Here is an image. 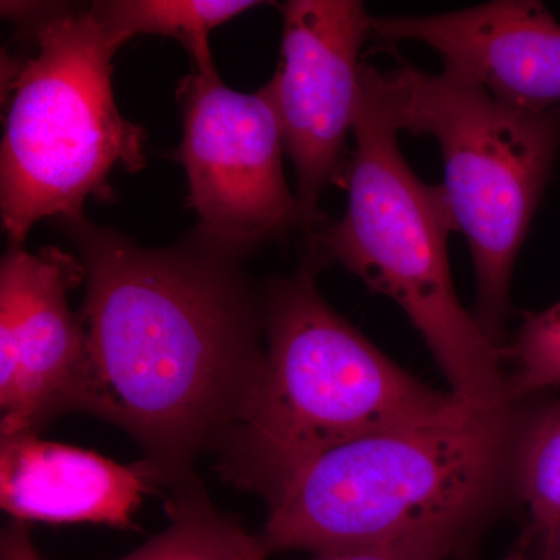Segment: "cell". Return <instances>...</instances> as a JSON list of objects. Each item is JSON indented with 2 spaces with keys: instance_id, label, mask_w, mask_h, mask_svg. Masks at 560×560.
<instances>
[{
  "instance_id": "7a4b0ae2",
  "label": "cell",
  "mask_w": 560,
  "mask_h": 560,
  "mask_svg": "<svg viewBox=\"0 0 560 560\" xmlns=\"http://www.w3.org/2000/svg\"><path fill=\"white\" fill-rule=\"evenodd\" d=\"M517 440L514 405H464L442 419L340 445L268 503L265 550L442 560L492 499Z\"/></svg>"
},
{
  "instance_id": "277c9868",
  "label": "cell",
  "mask_w": 560,
  "mask_h": 560,
  "mask_svg": "<svg viewBox=\"0 0 560 560\" xmlns=\"http://www.w3.org/2000/svg\"><path fill=\"white\" fill-rule=\"evenodd\" d=\"M25 49L3 55L0 217L10 246L44 219L84 215L88 198L109 201L114 168L145 167V130L114 101L120 44L90 7L2 2Z\"/></svg>"
},
{
  "instance_id": "ba28073f",
  "label": "cell",
  "mask_w": 560,
  "mask_h": 560,
  "mask_svg": "<svg viewBox=\"0 0 560 560\" xmlns=\"http://www.w3.org/2000/svg\"><path fill=\"white\" fill-rule=\"evenodd\" d=\"M279 10V66L268 83L296 172L298 200L313 231L324 191L346 184L360 101V51L372 36V16L359 0H289Z\"/></svg>"
},
{
  "instance_id": "8fae6325",
  "label": "cell",
  "mask_w": 560,
  "mask_h": 560,
  "mask_svg": "<svg viewBox=\"0 0 560 560\" xmlns=\"http://www.w3.org/2000/svg\"><path fill=\"white\" fill-rule=\"evenodd\" d=\"M0 442V504L11 521L130 529L147 493L162 486L145 460L124 466L36 434Z\"/></svg>"
},
{
  "instance_id": "8992f818",
  "label": "cell",
  "mask_w": 560,
  "mask_h": 560,
  "mask_svg": "<svg viewBox=\"0 0 560 560\" xmlns=\"http://www.w3.org/2000/svg\"><path fill=\"white\" fill-rule=\"evenodd\" d=\"M368 73L397 130L440 145L441 187L477 276L475 318L497 341L515 261L558 161L560 108L500 101L447 65L433 73L407 61L386 72L368 65Z\"/></svg>"
},
{
  "instance_id": "5bb4252c",
  "label": "cell",
  "mask_w": 560,
  "mask_h": 560,
  "mask_svg": "<svg viewBox=\"0 0 560 560\" xmlns=\"http://www.w3.org/2000/svg\"><path fill=\"white\" fill-rule=\"evenodd\" d=\"M514 463L533 528L544 540L560 521V401L530 420Z\"/></svg>"
},
{
  "instance_id": "30bf717a",
  "label": "cell",
  "mask_w": 560,
  "mask_h": 560,
  "mask_svg": "<svg viewBox=\"0 0 560 560\" xmlns=\"http://www.w3.org/2000/svg\"><path fill=\"white\" fill-rule=\"evenodd\" d=\"M372 36L425 44L500 101L560 108V24L536 0H493L433 16H372Z\"/></svg>"
},
{
  "instance_id": "52a82bcc",
  "label": "cell",
  "mask_w": 560,
  "mask_h": 560,
  "mask_svg": "<svg viewBox=\"0 0 560 560\" xmlns=\"http://www.w3.org/2000/svg\"><path fill=\"white\" fill-rule=\"evenodd\" d=\"M176 98L183 139L175 156L189 179L197 230L243 256L298 228L308 231L283 172L287 153L271 84L250 94L231 90L210 61L191 66Z\"/></svg>"
},
{
  "instance_id": "ac0fdd59",
  "label": "cell",
  "mask_w": 560,
  "mask_h": 560,
  "mask_svg": "<svg viewBox=\"0 0 560 560\" xmlns=\"http://www.w3.org/2000/svg\"><path fill=\"white\" fill-rule=\"evenodd\" d=\"M541 559L560 560V521L555 529L541 540Z\"/></svg>"
},
{
  "instance_id": "5b68a950",
  "label": "cell",
  "mask_w": 560,
  "mask_h": 560,
  "mask_svg": "<svg viewBox=\"0 0 560 560\" xmlns=\"http://www.w3.org/2000/svg\"><path fill=\"white\" fill-rule=\"evenodd\" d=\"M399 132L363 62L348 209L311 246L401 308L455 396L478 408L514 405L503 350L464 308L453 283L447 241L456 228L444 190L412 172Z\"/></svg>"
},
{
  "instance_id": "3957f363",
  "label": "cell",
  "mask_w": 560,
  "mask_h": 560,
  "mask_svg": "<svg viewBox=\"0 0 560 560\" xmlns=\"http://www.w3.org/2000/svg\"><path fill=\"white\" fill-rule=\"evenodd\" d=\"M318 250L265 290V363L219 452L234 488L271 503L302 469L348 442L451 416L466 404L412 377L324 300Z\"/></svg>"
},
{
  "instance_id": "9c48e42d",
  "label": "cell",
  "mask_w": 560,
  "mask_h": 560,
  "mask_svg": "<svg viewBox=\"0 0 560 560\" xmlns=\"http://www.w3.org/2000/svg\"><path fill=\"white\" fill-rule=\"evenodd\" d=\"M84 280L79 257L55 246H10L0 264V438L36 434L77 410L86 335L69 291Z\"/></svg>"
},
{
  "instance_id": "7c38bea8",
  "label": "cell",
  "mask_w": 560,
  "mask_h": 560,
  "mask_svg": "<svg viewBox=\"0 0 560 560\" xmlns=\"http://www.w3.org/2000/svg\"><path fill=\"white\" fill-rule=\"evenodd\" d=\"M171 490V525L117 560H265L270 556L260 534L249 533L241 521L213 506L197 475Z\"/></svg>"
},
{
  "instance_id": "e0dca14e",
  "label": "cell",
  "mask_w": 560,
  "mask_h": 560,
  "mask_svg": "<svg viewBox=\"0 0 560 560\" xmlns=\"http://www.w3.org/2000/svg\"><path fill=\"white\" fill-rule=\"evenodd\" d=\"M312 560H431L404 552L385 550H341L318 552Z\"/></svg>"
},
{
  "instance_id": "2e32d148",
  "label": "cell",
  "mask_w": 560,
  "mask_h": 560,
  "mask_svg": "<svg viewBox=\"0 0 560 560\" xmlns=\"http://www.w3.org/2000/svg\"><path fill=\"white\" fill-rule=\"evenodd\" d=\"M0 560H43L33 545L28 523L11 521L0 536Z\"/></svg>"
},
{
  "instance_id": "4fadbf2b",
  "label": "cell",
  "mask_w": 560,
  "mask_h": 560,
  "mask_svg": "<svg viewBox=\"0 0 560 560\" xmlns=\"http://www.w3.org/2000/svg\"><path fill=\"white\" fill-rule=\"evenodd\" d=\"M264 5L254 0H101L91 3L102 27L120 46L136 36L179 40L191 66L213 61L209 35L238 14Z\"/></svg>"
},
{
  "instance_id": "d6986e66",
  "label": "cell",
  "mask_w": 560,
  "mask_h": 560,
  "mask_svg": "<svg viewBox=\"0 0 560 560\" xmlns=\"http://www.w3.org/2000/svg\"><path fill=\"white\" fill-rule=\"evenodd\" d=\"M540 560H545V559H541V558H540Z\"/></svg>"
},
{
  "instance_id": "9a60e30c",
  "label": "cell",
  "mask_w": 560,
  "mask_h": 560,
  "mask_svg": "<svg viewBox=\"0 0 560 560\" xmlns=\"http://www.w3.org/2000/svg\"><path fill=\"white\" fill-rule=\"evenodd\" d=\"M503 355L511 364V404L539 390L560 388V301L545 311L526 313Z\"/></svg>"
},
{
  "instance_id": "6da1fadb",
  "label": "cell",
  "mask_w": 560,
  "mask_h": 560,
  "mask_svg": "<svg viewBox=\"0 0 560 560\" xmlns=\"http://www.w3.org/2000/svg\"><path fill=\"white\" fill-rule=\"evenodd\" d=\"M79 250L86 359L77 411L138 442L173 489L220 452L265 363V291L246 256L195 231L149 248L86 217L60 220Z\"/></svg>"
}]
</instances>
